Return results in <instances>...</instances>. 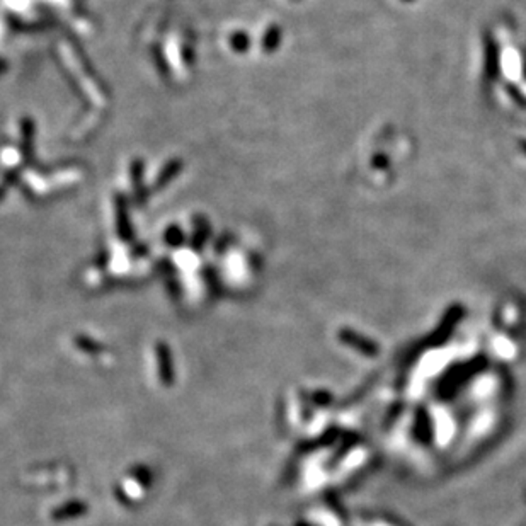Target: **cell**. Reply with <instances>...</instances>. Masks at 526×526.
<instances>
[{"label": "cell", "mask_w": 526, "mask_h": 526, "mask_svg": "<svg viewBox=\"0 0 526 526\" xmlns=\"http://www.w3.org/2000/svg\"><path fill=\"white\" fill-rule=\"evenodd\" d=\"M116 222H118L119 237L130 240L131 239V223L128 218L126 201L123 196H116Z\"/></svg>", "instance_id": "6da1fadb"}, {"label": "cell", "mask_w": 526, "mask_h": 526, "mask_svg": "<svg viewBox=\"0 0 526 526\" xmlns=\"http://www.w3.org/2000/svg\"><path fill=\"white\" fill-rule=\"evenodd\" d=\"M181 169H182V162H181L179 159H177V160H171V162H169L162 169V172H160L159 179H157V182H155L157 188H162V186L169 184V182H171L174 179V177H176L177 174L181 172Z\"/></svg>", "instance_id": "7a4b0ae2"}, {"label": "cell", "mask_w": 526, "mask_h": 526, "mask_svg": "<svg viewBox=\"0 0 526 526\" xmlns=\"http://www.w3.org/2000/svg\"><path fill=\"white\" fill-rule=\"evenodd\" d=\"M208 235H210V225L206 223L205 218H198V220H196V232H194V235H193V247H194V249H200L201 246H205Z\"/></svg>", "instance_id": "3957f363"}, {"label": "cell", "mask_w": 526, "mask_h": 526, "mask_svg": "<svg viewBox=\"0 0 526 526\" xmlns=\"http://www.w3.org/2000/svg\"><path fill=\"white\" fill-rule=\"evenodd\" d=\"M32 140H35V125H32L31 119H24V123H23V143H24V152L28 150V153H31Z\"/></svg>", "instance_id": "277c9868"}, {"label": "cell", "mask_w": 526, "mask_h": 526, "mask_svg": "<svg viewBox=\"0 0 526 526\" xmlns=\"http://www.w3.org/2000/svg\"><path fill=\"white\" fill-rule=\"evenodd\" d=\"M164 239L171 247H179L181 244L184 242V234H182V230L179 229V227L172 225V227H169L167 232H165Z\"/></svg>", "instance_id": "5b68a950"}, {"label": "cell", "mask_w": 526, "mask_h": 526, "mask_svg": "<svg viewBox=\"0 0 526 526\" xmlns=\"http://www.w3.org/2000/svg\"><path fill=\"white\" fill-rule=\"evenodd\" d=\"M249 43H251V41H249V36H247L246 32H244V31L234 32V35H232V38H230L232 48H234L235 52H239V53L246 52V49L249 48Z\"/></svg>", "instance_id": "8992f818"}, {"label": "cell", "mask_w": 526, "mask_h": 526, "mask_svg": "<svg viewBox=\"0 0 526 526\" xmlns=\"http://www.w3.org/2000/svg\"><path fill=\"white\" fill-rule=\"evenodd\" d=\"M7 184H6V182H4V184L2 186H0V200H2V198L4 196H6V191H7Z\"/></svg>", "instance_id": "52a82bcc"}, {"label": "cell", "mask_w": 526, "mask_h": 526, "mask_svg": "<svg viewBox=\"0 0 526 526\" xmlns=\"http://www.w3.org/2000/svg\"><path fill=\"white\" fill-rule=\"evenodd\" d=\"M6 68H7V64H6V61H2V60H0V73H2V72H6Z\"/></svg>", "instance_id": "ba28073f"}]
</instances>
